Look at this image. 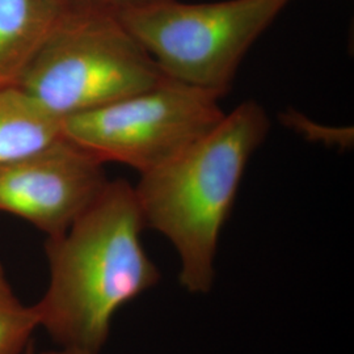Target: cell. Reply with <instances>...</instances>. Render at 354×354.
<instances>
[{
	"label": "cell",
	"mask_w": 354,
	"mask_h": 354,
	"mask_svg": "<svg viewBox=\"0 0 354 354\" xmlns=\"http://www.w3.org/2000/svg\"><path fill=\"white\" fill-rule=\"evenodd\" d=\"M68 0H0V88L19 87Z\"/></svg>",
	"instance_id": "cell-7"
},
{
	"label": "cell",
	"mask_w": 354,
	"mask_h": 354,
	"mask_svg": "<svg viewBox=\"0 0 354 354\" xmlns=\"http://www.w3.org/2000/svg\"><path fill=\"white\" fill-rule=\"evenodd\" d=\"M165 79L114 12L68 4L20 83L58 118L108 105Z\"/></svg>",
	"instance_id": "cell-3"
},
{
	"label": "cell",
	"mask_w": 354,
	"mask_h": 354,
	"mask_svg": "<svg viewBox=\"0 0 354 354\" xmlns=\"http://www.w3.org/2000/svg\"><path fill=\"white\" fill-rule=\"evenodd\" d=\"M23 354H36V352H35V344L32 342V344L26 348V352Z\"/></svg>",
	"instance_id": "cell-13"
},
{
	"label": "cell",
	"mask_w": 354,
	"mask_h": 354,
	"mask_svg": "<svg viewBox=\"0 0 354 354\" xmlns=\"http://www.w3.org/2000/svg\"><path fill=\"white\" fill-rule=\"evenodd\" d=\"M62 138L61 118L20 87L0 88V163L46 149Z\"/></svg>",
	"instance_id": "cell-8"
},
{
	"label": "cell",
	"mask_w": 354,
	"mask_h": 354,
	"mask_svg": "<svg viewBox=\"0 0 354 354\" xmlns=\"http://www.w3.org/2000/svg\"><path fill=\"white\" fill-rule=\"evenodd\" d=\"M68 1L71 4L95 7V8H100V10H106V11L117 13L125 10V8L136 7V6L153 1V0H68Z\"/></svg>",
	"instance_id": "cell-11"
},
{
	"label": "cell",
	"mask_w": 354,
	"mask_h": 354,
	"mask_svg": "<svg viewBox=\"0 0 354 354\" xmlns=\"http://www.w3.org/2000/svg\"><path fill=\"white\" fill-rule=\"evenodd\" d=\"M102 162L62 138L46 149L0 163V213L45 232L64 234L108 184Z\"/></svg>",
	"instance_id": "cell-6"
},
{
	"label": "cell",
	"mask_w": 354,
	"mask_h": 354,
	"mask_svg": "<svg viewBox=\"0 0 354 354\" xmlns=\"http://www.w3.org/2000/svg\"><path fill=\"white\" fill-rule=\"evenodd\" d=\"M291 0H153L115 13L165 77L225 96L245 54Z\"/></svg>",
	"instance_id": "cell-4"
},
{
	"label": "cell",
	"mask_w": 354,
	"mask_h": 354,
	"mask_svg": "<svg viewBox=\"0 0 354 354\" xmlns=\"http://www.w3.org/2000/svg\"><path fill=\"white\" fill-rule=\"evenodd\" d=\"M281 122L302 134L306 140H315L327 146L348 149L353 145V129L330 127L319 125L313 120L295 111H288L281 115Z\"/></svg>",
	"instance_id": "cell-10"
},
{
	"label": "cell",
	"mask_w": 354,
	"mask_h": 354,
	"mask_svg": "<svg viewBox=\"0 0 354 354\" xmlns=\"http://www.w3.org/2000/svg\"><path fill=\"white\" fill-rule=\"evenodd\" d=\"M221 96L165 77L153 87L62 120L64 137L102 165L140 175L175 159L201 140L226 112Z\"/></svg>",
	"instance_id": "cell-5"
},
{
	"label": "cell",
	"mask_w": 354,
	"mask_h": 354,
	"mask_svg": "<svg viewBox=\"0 0 354 354\" xmlns=\"http://www.w3.org/2000/svg\"><path fill=\"white\" fill-rule=\"evenodd\" d=\"M39 354H86L80 353V352H75V351H70V349H64V348H59L57 351H48V352H42Z\"/></svg>",
	"instance_id": "cell-12"
},
{
	"label": "cell",
	"mask_w": 354,
	"mask_h": 354,
	"mask_svg": "<svg viewBox=\"0 0 354 354\" xmlns=\"http://www.w3.org/2000/svg\"><path fill=\"white\" fill-rule=\"evenodd\" d=\"M37 327L35 306L21 304L0 264V354L24 353Z\"/></svg>",
	"instance_id": "cell-9"
},
{
	"label": "cell",
	"mask_w": 354,
	"mask_h": 354,
	"mask_svg": "<svg viewBox=\"0 0 354 354\" xmlns=\"http://www.w3.org/2000/svg\"><path fill=\"white\" fill-rule=\"evenodd\" d=\"M145 228L134 187L120 178L109 180L64 234L48 238L50 279L35 308L59 348L100 353L115 313L159 283L142 244Z\"/></svg>",
	"instance_id": "cell-1"
},
{
	"label": "cell",
	"mask_w": 354,
	"mask_h": 354,
	"mask_svg": "<svg viewBox=\"0 0 354 354\" xmlns=\"http://www.w3.org/2000/svg\"><path fill=\"white\" fill-rule=\"evenodd\" d=\"M270 129L266 111L241 102L171 162L140 175L134 187L146 228L162 234L180 260L178 279L192 294L212 290L221 232L241 178Z\"/></svg>",
	"instance_id": "cell-2"
}]
</instances>
